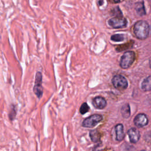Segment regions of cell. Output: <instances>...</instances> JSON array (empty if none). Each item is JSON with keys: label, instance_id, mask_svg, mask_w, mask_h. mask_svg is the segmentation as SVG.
Instances as JSON below:
<instances>
[{"label": "cell", "instance_id": "7c38bea8", "mask_svg": "<svg viewBox=\"0 0 151 151\" xmlns=\"http://www.w3.org/2000/svg\"><path fill=\"white\" fill-rule=\"evenodd\" d=\"M135 10L139 16H143L146 15V11L143 2H138L135 5Z\"/></svg>", "mask_w": 151, "mask_h": 151}, {"label": "cell", "instance_id": "9a60e30c", "mask_svg": "<svg viewBox=\"0 0 151 151\" xmlns=\"http://www.w3.org/2000/svg\"><path fill=\"white\" fill-rule=\"evenodd\" d=\"M133 42H134L133 41H129V42H127V43H126L124 44H122V45H119V46H117L116 47V50L117 51L120 52V51H123V50H124L126 49H127V48H130V47H132L133 45Z\"/></svg>", "mask_w": 151, "mask_h": 151}, {"label": "cell", "instance_id": "30bf717a", "mask_svg": "<svg viewBox=\"0 0 151 151\" xmlns=\"http://www.w3.org/2000/svg\"><path fill=\"white\" fill-rule=\"evenodd\" d=\"M116 132V139L118 142L122 141L124 137V133L123 129V126L122 124H117L114 127Z\"/></svg>", "mask_w": 151, "mask_h": 151}, {"label": "cell", "instance_id": "7a4b0ae2", "mask_svg": "<svg viewBox=\"0 0 151 151\" xmlns=\"http://www.w3.org/2000/svg\"><path fill=\"white\" fill-rule=\"evenodd\" d=\"M135 60V53L133 51H129L125 52L121 57L120 61V66L123 69L129 68L133 63Z\"/></svg>", "mask_w": 151, "mask_h": 151}, {"label": "cell", "instance_id": "44dd1931", "mask_svg": "<svg viewBox=\"0 0 151 151\" xmlns=\"http://www.w3.org/2000/svg\"><path fill=\"white\" fill-rule=\"evenodd\" d=\"M110 1L114 3H119L121 0H110Z\"/></svg>", "mask_w": 151, "mask_h": 151}, {"label": "cell", "instance_id": "4fadbf2b", "mask_svg": "<svg viewBox=\"0 0 151 151\" xmlns=\"http://www.w3.org/2000/svg\"><path fill=\"white\" fill-rule=\"evenodd\" d=\"M142 89L144 91L151 90V76L145 78L142 83Z\"/></svg>", "mask_w": 151, "mask_h": 151}, {"label": "cell", "instance_id": "9c48e42d", "mask_svg": "<svg viewBox=\"0 0 151 151\" xmlns=\"http://www.w3.org/2000/svg\"><path fill=\"white\" fill-rule=\"evenodd\" d=\"M127 134L129 136L130 141L133 143H135L137 142L140 136L139 130L134 127L130 128L127 131Z\"/></svg>", "mask_w": 151, "mask_h": 151}, {"label": "cell", "instance_id": "d6986e66", "mask_svg": "<svg viewBox=\"0 0 151 151\" xmlns=\"http://www.w3.org/2000/svg\"><path fill=\"white\" fill-rule=\"evenodd\" d=\"M12 107L11 108V110L9 113V117L11 120H13L14 119H15V116L17 114L15 106L13 105H12Z\"/></svg>", "mask_w": 151, "mask_h": 151}, {"label": "cell", "instance_id": "8fae6325", "mask_svg": "<svg viewBox=\"0 0 151 151\" xmlns=\"http://www.w3.org/2000/svg\"><path fill=\"white\" fill-rule=\"evenodd\" d=\"M89 135L92 142L97 143L100 141L101 135V133L99 132V131H98V130L94 129L91 130L89 133Z\"/></svg>", "mask_w": 151, "mask_h": 151}, {"label": "cell", "instance_id": "52a82bcc", "mask_svg": "<svg viewBox=\"0 0 151 151\" xmlns=\"http://www.w3.org/2000/svg\"><path fill=\"white\" fill-rule=\"evenodd\" d=\"M134 123L138 127H142L148 123V119L143 113L138 114L134 119Z\"/></svg>", "mask_w": 151, "mask_h": 151}, {"label": "cell", "instance_id": "8992f818", "mask_svg": "<svg viewBox=\"0 0 151 151\" xmlns=\"http://www.w3.org/2000/svg\"><path fill=\"white\" fill-rule=\"evenodd\" d=\"M42 74L41 72H37L35 75V84L33 91L37 97L40 99L43 94V88L42 87Z\"/></svg>", "mask_w": 151, "mask_h": 151}, {"label": "cell", "instance_id": "ffe728a7", "mask_svg": "<svg viewBox=\"0 0 151 151\" xmlns=\"http://www.w3.org/2000/svg\"><path fill=\"white\" fill-rule=\"evenodd\" d=\"M98 4H99V6H101L104 4V1L103 0H99V2H98Z\"/></svg>", "mask_w": 151, "mask_h": 151}, {"label": "cell", "instance_id": "7402d4cb", "mask_svg": "<svg viewBox=\"0 0 151 151\" xmlns=\"http://www.w3.org/2000/svg\"><path fill=\"white\" fill-rule=\"evenodd\" d=\"M149 66H150V67L151 68V58H150V59H149Z\"/></svg>", "mask_w": 151, "mask_h": 151}, {"label": "cell", "instance_id": "6da1fadb", "mask_svg": "<svg viewBox=\"0 0 151 151\" xmlns=\"http://www.w3.org/2000/svg\"><path fill=\"white\" fill-rule=\"evenodd\" d=\"M150 26L148 23L143 20L136 22L133 27L134 34L140 40L146 39L150 33Z\"/></svg>", "mask_w": 151, "mask_h": 151}, {"label": "cell", "instance_id": "3957f363", "mask_svg": "<svg viewBox=\"0 0 151 151\" xmlns=\"http://www.w3.org/2000/svg\"><path fill=\"white\" fill-rule=\"evenodd\" d=\"M103 120V116L99 114H94L86 118L83 123L82 126L87 128H91L96 126Z\"/></svg>", "mask_w": 151, "mask_h": 151}, {"label": "cell", "instance_id": "603a6c76", "mask_svg": "<svg viewBox=\"0 0 151 151\" xmlns=\"http://www.w3.org/2000/svg\"><path fill=\"white\" fill-rule=\"evenodd\" d=\"M150 1H151V0H150Z\"/></svg>", "mask_w": 151, "mask_h": 151}, {"label": "cell", "instance_id": "277c9868", "mask_svg": "<svg viewBox=\"0 0 151 151\" xmlns=\"http://www.w3.org/2000/svg\"><path fill=\"white\" fill-rule=\"evenodd\" d=\"M111 83L113 86L119 90H123L127 88L128 82L126 78L122 75H116L111 80Z\"/></svg>", "mask_w": 151, "mask_h": 151}, {"label": "cell", "instance_id": "e0dca14e", "mask_svg": "<svg viewBox=\"0 0 151 151\" xmlns=\"http://www.w3.org/2000/svg\"><path fill=\"white\" fill-rule=\"evenodd\" d=\"M111 40L112 41H116V42H120L124 40V35L122 34H114L111 36Z\"/></svg>", "mask_w": 151, "mask_h": 151}, {"label": "cell", "instance_id": "5b68a950", "mask_svg": "<svg viewBox=\"0 0 151 151\" xmlns=\"http://www.w3.org/2000/svg\"><path fill=\"white\" fill-rule=\"evenodd\" d=\"M108 24L113 28H122L126 27L127 21L123 17H114L109 19Z\"/></svg>", "mask_w": 151, "mask_h": 151}, {"label": "cell", "instance_id": "ba28073f", "mask_svg": "<svg viewBox=\"0 0 151 151\" xmlns=\"http://www.w3.org/2000/svg\"><path fill=\"white\" fill-rule=\"evenodd\" d=\"M92 104L95 108L98 109H103L106 107L107 102L104 97L101 96H97L93 99Z\"/></svg>", "mask_w": 151, "mask_h": 151}, {"label": "cell", "instance_id": "ac0fdd59", "mask_svg": "<svg viewBox=\"0 0 151 151\" xmlns=\"http://www.w3.org/2000/svg\"><path fill=\"white\" fill-rule=\"evenodd\" d=\"M89 110H90V107L87 104V103H83L80 108V113L81 114H84L85 113L88 112Z\"/></svg>", "mask_w": 151, "mask_h": 151}, {"label": "cell", "instance_id": "5bb4252c", "mask_svg": "<svg viewBox=\"0 0 151 151\" xmlns=\"http://www.w3.org/2000/svg\"><path fill=\"white\" fill-rule=\"evenodd\" d=\"M121 113L122 116L125 118L127 119L130 116V106L128 103L124 104L121 108Z\"/></svg>", "mask_w": 151, "mask_h": 151}, {"label": "cell", "instance_id": "2e32d148", "mask_svg": "<svg viewBox=\"0 0 151 151\" xmlns=\"http://www.w3.org/2000/svg\"><path fill=\"white\" fill-rule=\"evenodd\" d=\"M110 12L111 15L114 17H123L122 12L119 6H115L114 8H113L111 10Z\"/></svg>", "mask_w": 151, "mask_h": 151}]
</instances>
